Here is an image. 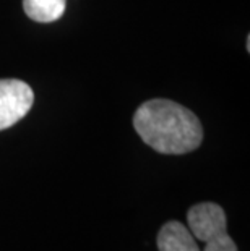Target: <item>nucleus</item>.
Listing matches in <instances>:
<instances>
[{
  "instance_id": "1",
  "label": "nucleus",
  "mask_w": 250,
  "mask_h": 251,
  "mask_svg": "<svg viewBox=\"0 0 250 251\" xmlns=\"http://www.w3.org/2000/svg\"><path fill=\"white\" fill-rule=\"evenodd\" d=\"M134 128L145 144L167 156L192 152L203 141V126L198 117L169 99L143 102L134 115Z\"/></svg>"
},
{
  "instance_id": "5",
  "label": "nucleus",
  "mask_w": 250,
  "mask_h": 251,
  "mask_svg": "<svg viewBox=\"0 0 250 251\" xmlns=\"http://www.w3.org/2000/svg\"><path fill=\"white\" fill-rule=\"evenodd\" d=\"M67 0H23V10L36 23H52L62 18Z\"/></svg>"
},
{
  "instance_id": "3",
  "label": "nucleus",
  "mask_w": 250,
  "mask_h": 251,
  "mask_svg": "<svg viewBox=\"0 0 250 251\" xmlns=\"http://www.w3.org/2000/svg\"><path fill=\"white\" fill-rule=\"evenodd\" d=\"M34 104V93L28 83L15 78L0 79V131L23 119Z\"/></svg>"
},
{
  "instance_id": "4",
  "label": "nucleus",
  "mask_w": 250,
  "mask_h": 251,
  "mask_svg": "<svg viewBox=\"0 0 250 251\" xmlns=\"http://www.w3.org/2000/svg\"><path fill=\"white\" fill-rule=\"evenodd\" d=\"M158 251H201L189 227L179 221H169L159 228Z\"/></svg>"
},
{
  "instance_id": "2",
  "label": "nucleus",
  "mask_w": 250,
  "mask_h": 251,
  "mask_svg": "<svg viewBox=\"0 0 250 251\" xmlns=\"http://www.w3.org/2000/svg\"><path fill=\"white\" fill-rule=\"evenodd\" d=\"M187 227L195 240L205 243L203 251H239L227 233V217L216 202H198L187 212Z\"/></svg>"
}]
</instances>
